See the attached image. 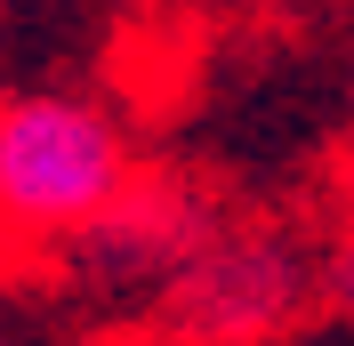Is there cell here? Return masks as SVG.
<instances>
[{"instance_id": "obj_7", "label": "cell", "mask_w": 354, "mask_h": 346, "mask_svg": "<svg viewBox=\"0 0 354 346\" xmlns=\"http://www.w3.org/2000/svg\"><path fill=\"white\" fill-rule=\"evenodd\" d=\"M24 8H32V0H0V24H8V17H24Z\"/></svg>"}, {"instance_id": "obj_6", "label": "cell", "mask_w": 354, "mask_h": 346, "mask_svg": "<svg viewBox=\"0 0 354 346\" xmlns=\"http://www.w3.org/2000/svg\"><path fill=\"white\" fill-rule=\"evenodd\" d=\"M338 201H346V226H354V145H346V170H338Z\"/></svg>"}, {"instance_id": "obj_2", "label": "cell", "mask_w": 354, "mask_h": 346, "mask_svg": "<svg viewBox=\"0 0 354 346\" xmlns=\"http://www.w3.org/2000/svg\"><path fill=\"white\" fill-rule=\"evenodd\" d=\"M306 314H314V250L290 226L234 210L145 306L161 346H274Z\"/></svg>"}, {"instance_id": "obj_5", "label": "cell", "mask_w": 354, "mask_h": 346, "mask_svg": "<svg viewBox=\"0 0 354 346\" xmlns=\"http://www.w3.org/2000/svg\"><path fill=\"white\" fill-rule=\"evenodd\" d=\"M0 346H32V338H24V314L8 298H0Z\"/></svg>"}, {"instance_id": "obj_1", "label": "cell", "mask_w": 354, "mask_h": 346, "mask_svg": "<svg viewBox=\"0 0 354 346\" xmlns=\"http://www.w3.org/2000/svg\"><path fill=\"white\" fill-rule=\"evenodd\" d=\"M129 177L137 145L105 97H81V89L0 97V242L65 250Z\"/></svg>"}, {"instance_id": "obj_3", "label": "cell", "mask_w": 354, "mask_h": 346, "mask_svg": "<svg viewBox=\"0 0 354 346\" xmlns=\"http://www.w3.org/2000/svg\"><path fill=\"white\" fill-rule=\"evenodd\" d=\"M218 226H225V210L201 194V185L161 177V170H137L129 185L57 250V266H65V282L81 298H97V306H153L177 282V266L194 258Z\"/></svg>"}, {"instance_id": "obj_4", "label": "cell", "mask_w": 354, "mask_h": 346, "mask_svg": "<svg viewBox=\"0 0 354 346\" xmlns=\"http://www.w3.org/2000/svg\"><path fill=\"white\" fill-rule=\"evenodd\" d=\"M314 306L354 330V226H338V242L314 258Z\"/></svg>"}]
</instances>
